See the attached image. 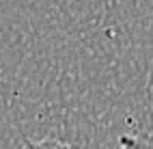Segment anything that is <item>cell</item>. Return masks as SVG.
<instances>
[{"label":"cell","instance_id":"2","mask_svg":"<svg viewBox=\"0 0 153 149\" xmlns=\"http://www.w3.org/2000/svg\"><path fill=\"white\" fill-rule=\"evenodd\" d=\"M19 149H80V147L74 143L60 141V138H39V141L26 138V141H22Z\"/></svg>","mask_w":153,"mask_h":149},{"label":"cell","instance_id":"1","mask_svg":"<svg viewBox=\"0 0 153 149\" xmlns=\"http://www.w3.org/2000/svg\"><path fill=\"white\" fill-rule=\"evenodd\" d=\"M121 149H153V127L147 132H129L119 136Z\"/></svg>","mask_w":153,"mask_h":149}]
</instances>
